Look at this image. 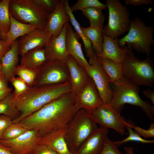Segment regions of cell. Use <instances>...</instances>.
Returning <instances> with one entry per match:
<instances>
[{"label":"cell","instance_id":"cell-31","mask_svg":"<svg viewBox=\"0 0 154 154\" xmlns=\"http://www.w3.org/2000/svg\"><path fill=\"white\" fill-rule=\"evenodd\" d=\"M37 71L38 70L29 69L20 65L16 66L15 74L31 87L33 86Z\"/></svg>","mask_w":154,"mask_h":154},{"label":"cell","instance_id":"cell-9","mask_svg":"<svg viewBox=\"0 0 154 154\" xmlns=\"http://www.w3.org/2000/svg\"><path fill=\"white\" fill-rule=\"evenodd\" d=\"M66 62L60 60L46 61L38 70L33 86L57 84L70 81Z\"/></svg>","mask_w":154,"mask_h":154},{"label":"cell","instance_id":"cell-28","mask_svg":"<svg viewBox=\"0 0 154 154\" xmlns=\"http://www.w3.org/2000/svg\"><path fill=\"white\" fill-rule=\"evenodd\" d=\"M103 9L98 7H91L82 10V14L89 20L90 27H104L105 17Z\"/></svg>","mask_w":154,"mask_h":154},{"label":"cell","instance_id":"cell-48","mask_svg":"<svg viewBox=\"0 0 154 154\" xmlns=\"http://www.w3.org/2000/svg\"><path fill=\"white\" fill-rule=\"evenodd\" d=\"M1 63H0V72H1Z\"/></svg>","mask_w":154,"mask_h":154},{"label":"cell","instance_id":"cell-7","mask_svg":"<svg viewBox=\"0 0 154 154\" xmlns=\"http://www.w3.org/2000/svg\"><path fill=\"white\" fill-rule=\"evenodd\" d=\"M10 13L16 20L45 29L50 13L34 0H10Z\"/></svg>","mask_w":154,"mask_h":154},{"label":"cell","instance_id":"cell-34","mask_svg":"<svg viewBox=\"0 0 154 154\" xmlns=\"http://www.w3.org/2000/svg\"><path fill=\"white\" fill-rule=\"evenodd\" d=\"M28 130L19 123H13L6 129L1 139L9 140L15 138Z\"/></svg>","mask_w":154,"mask_h":154},{"label":"cell","instance_id":"cell-36","mask_svg":"<svg viewBox=\"0 0 154 154\" xmlns=\"http://www.w3.org/2000/svg\"><path fill=\"white\" fill-rule=\"evenodd\" d=\"M131 126L133 130L140 136L143 137L144 139H146L154 137V123H150L149 128L148 129H145L135 125L134 123L130 120Z\"/></svg>","mask_w":154,"mask_h":154},{"label":"cell","instance_id":"cell-46","mask_svg":"<svg viewBox=\"0 0 154 154\" xmlns=\"http://www.w3.org/2000/svg\"><path fill=\"white\" fill-rule=\"evenodd\" d=\"M0 154H13L8 149L0 144Z\"/></svg>","mask_w":154,"mask_h":154},{"label":"cell","instance_id":"cell-8","mask_svg":"<svg viewBox=\"0 0 154 154\" xmlns=\"http://www.w3.org/2000/svg\"><path fill=\"white\" fill-rule=\"evenodd\" d=\"M109 11L108 22L103 34L116 38L128 32L130 27L129 12L119 0H107Z\"/></svg>","mask_w":154,"mask_h":154},{"label":"cell","instance_id":"cell-27","mask_svg":"<svg viewBox=\"0 0 154 154\" xmlns=\"http://www.w3.org/2000/svg\"><path fill=\"white\" fill-rule=\"evenodd\" d=\"M104 27H90L81 29L84 35L90 41L95 52L100 54L102 52L103 43V31Z\"/></svg>","mask_w":154,"mask_h":154},{"label":"cell","instance_id":"cell-40","mask_svg":"<svg viewBox=\"0 0 154 154\" xmlns=\"http://www.w3.org/2000/svg\"><path fill=\"white\" fill-rule=\"evenodd\" d=\"M32 154H57L53 149L42 144H38L35 148Z\"/></svg>","mask_w":154,"mask_h":154},{"label":"cell","instance_id":"cell-10","mask_svg":"<svg viewBox=\"0 0 154 154\" xmlns=\"http://www.w3.org/2000/svg\"><path fill=\"white\" fill-rule=\"evenodd\" d=\"M90 114L100 127L113 129L122 135L125 133V119L109 104H103Z\"/></svg>","mask_w":154,"mask_h":154},{"label":"cell","instance_id":"cell-30","mask_svg":"<svg viewBox=\"0 0 154 154\" xmlns=\"http://www.w3.org/2000/svg\"><path fill=\"white\" fill-rule=\"evenodd\" d=\"M10 0L0 1V32L6 37L10 27L9 5Z\"/></svg>","mask_w":154,"mask_h":154},{"label":"cell","instance_id":"cell-22","mask_svg":"<svg viewBox=\"0 0 154 154\" xmlns=\"http://www.w3.org/2000/svg\"><path fill=\"white\" fill-rule=\"evenodd\" d=\"M19 54V39H17L12 44L10 48L1 60L2 66L1 72L8 82H10L15 76V71Z\"/></svg>","mask_w":154,"mask_h":154},{"label":"cell","instance_id":"cell-23","mask_svg":"<svg viewBox=\"0 0 154 154\" xmlns=\"http://www.w3.org/2000/svg\"><path fill=\"white\" fill-rule=\"evenodd\" d=\"M96 54V59L112 84L124 77L122 63Z\"/></svg>","mask_w":154,"mask_h":154},{"label":"cell","instance_id":"cell-12","mask_svg":"<svg viewBox=\"0 0 154 154\" xmlns=\"http://www.w3.org/2000/svg\"><path fill=\"white\" fill-rule=\"evenodd\" d=\"M93 80L104 104H109L112 97L109 79L96 58L85 69Z\"/></svg>","mask_w":154,"mask_h":154},{"label":"cell","instance_id":"cell-1","mask_svg":"<svg viewBox=\"0 0 154 154\" xmlns=\"http://www.w3.org/2000/svg\"><path fill=\"white\" fill-rule=\"evenodd\" d=\"M80 109L71 92L47 104L19 123L28 130L36 131L41 138L66 127Z\"/></svg>","mask_w":154,"mask_h":154},{"label":"cell","instance_id":"cell-17","mask_svg":"<svg viewBox=\"0 0 154 154\" xmlns=\"http://www.w3.org/2000/svg\"><path fill=\"white\" fill-rule=\"evenodd\" d=\"M64 0H58L57 5L48 17L45 30L50 37L58 35L64 25L70 21V18L66 11Z\"/></svg>","mask_w":154,"mask_h":154},{"label":"cell","instance_id":"cell-20","mask_svg":"<svg viewBox=\"0 0 154 154\" xmlns=\"http://www.w3.org/2000/svg\"><path fill=\"white\" fill-rule=\"evenodd\" d=\"M103 37L102 50L100 55L122 63L124 60L129 49L126 46L120 47L117 38H113L103 34Z\"/></svg>","mask_w":154,"mask_h":154},{"label":"cell","instance_id":"cell-18","mask_svg":"<svg viewBox=\"0 0 154 154\" xmlns=\"http://www.w3.org/2000/svg\"><path fill=\"white\" fill-rule=\"evenodd\" d=\"M50 38L45 29H35L21 37L19 40V54L22 56L30 50L44 46Z\"/></svg>","mask_w":154,"mask_h":154},{"label":"cell","instance_id":"cell-26","mask_svg":"<svg viewBox=\"0 0 154 154\" xmlns=\"http://www.w3.org/2000/svg\"><path fill=\"white\" fill-rule=\"evenodd\" d=\"M10 25L9 30L6 35V39L10 45L19 37L37 29L34 25L21 22L14 18L9 12Z\"/></svg>","mask_w":154,"mask_h":154},{"label":"cell","instance_id":"cell-41","mask_svg":"<svg viewBox=\"0 0 154 154\" xmlns=\"http://www.w3.org/2000/svg\"><path fill=\"white\" fill-rule=\"evenodd\" d=\"M11 46L8 43L6 39L0 38V63L2 58L10 48Z\"/></svg>","mask_w":154,"mask_h":154},{"label":"cell","instance_id":"cell-43","mask_svg":"<svg viewBox=\"0 0 154 154\" xmlns=\"http://www.w3.org/2000/svg\"><path fill=\"white\" fill-rule=\"evenodd\" d=\"M143 95L147 98H149L152 103L154 105V92L149 88H147L142 91Z\"/></svg>","mask_w":154,"mask_h":154},{"label":"cell","instance_id":"cell-25","mask_svg":"<svg viewBox=\"0 0 154 154\" xmlns=\"http://www.w3.org/2000/svg\"><path fill=\"white\" fill-rule=\"evenodd\" d=\"M64 7L65 10L69 16L70 22L75 30L76 33L80 38L83 42L84 49L87 56L89 58V64L92 62L96 58V54L92 48L91 43L89 39L83 34L81 29V26L76 20L73 12L71 11L68 1L64 0Z\"/></svg>","mask_w":154,"mask_h":154},{"label":"cell","instance_id":"cell-21","mask_svg":"<svg viewBox=\"0 0 154 154\" xmlns=\"http://www.w3.org/2000/svg\"><path fill=\"white\" fill-rule=\"evenodd\" d=\"M65 129L53 131L41 137L38 144L49 147L57 154H74L69 149L64 138Z\"/></svg>","mask_w":154,"mask_h":154},{"label":"cell","instance_id":"cell-6","mask_svg":"<svg viewBox=\"0 0 154 154\" xmlns=\"http://www.w3.org/2000/svg\"><path fill=\"white\" fill-rule=\"evenodd\" d=\"M154 31L153 27L147 25L140 19L136 17L130 20L128 33L117 39L118 44L121 47L126 46L131 50H135L138 53L146 54L149 56L151 47L154 44Z\"/></svg>","mask_w":154,"mask_h":154},{"label":"cell","instance_id":"cell-5","mask_svg":"<svg viewBox=\"0 0 154 154\" xmlns=\"http://www.w3.org/2000/svg\"><path fill=\"white\" fill-rule=\"evenodd\" d=\"M124 77L131 83L138 87L147 86L153 88L154 84L153 62L147 56L144 60L139 59L129 49L122 62Z\"/></svg>","mask_w":154,"mask_h":154},{"label":"cell","instance_id":"cell-37","mask_svg":"<svg viewBox=\"0 0 154 154\" xmlns=\"http://www.w3.org/2000/svg\"><path fill=\"white\" fill-rule=\"evenodd\" d=\"M115 142L108 137L105 142L103 149L99 154H124L120 151Z\"/></svg>","mask_w":154,"mask_h":154},{"label":"cell","instance_id":"cell-49","mask_svg":"<svg viewBox=\"0 0 154 154\" xmlns=\"http://www.w3.org/2000/svg\"><path fill=\"white\" fill-rule=\"evenodd\" d=\"M2 36V34L0 32V37H1Z\"/></svg>","mask_w":154,"mask_h":154},{"label":"cell","instance_id":"cell-47","mask_svg":"<svg viewBox=\"0 0 154 154\" xmlns=\"http://www.w3.org/2000/svg\"><path fill=\"white\" fill-rule=\"evenodd\" d=\"M124 148L127 154H134V149L132 147H124Z\"/></svg>","mask_w":154,"mask_h":154},{"label":"cell","instance_id":"cell-3","mask_svg":"<svg viewBox=\"0 0 154 154\" xmlns=\"http://www.w3.org/2000/svg\"><path fill=\"white\" fill-rule=\"evenodd\" d=\"M112 84V97L110 105L120 113L125 104L139 107L151 121L154 120V106L141 98L139 94V87L124 77Z\"/></svg>","mask_w":154,"mask_h":154},{"label":"cell","instance_id":"cell-35","mask_svg":"<svg viewBox=\"0 0 154 154\" xmlns=\"http://www.w3.org/2000/svg\"><path fill=\"white\" fill-rule=\"evenodd\" d=\"M14 88L12 93L13 97H17L26 92L29 88L27 84L18 77H13L10 80Z\"/></svg>","mask_w":154,"mask_h":154},{"label":"cell","instance_id":"cell-39","mask_svg":"<svg viewBox=\"0 0 154 154\" xmlns=\"http://www.w3.org/2000/svg\"><path fill=\"white\" fill-rule=\"evenodd\" d=\"M13 123V119L9 117L0 115V139L8 127Z\"/></svg>","mask_w":154,"mask_h":154},{"label":"cell","instance_id":"cell-50","mask_svg":"<svg viewBox=\"0 0 154 154\" xmlns=\"http://www.w3.org/2000/svg\"></svg>","mask_w":154,"mask_h":154},{"label":"cell","instance_id":"cell-42","mask_svg":"<svg viewBox=\"0 0 154 154\" xmlns=\"http://www.w3.org/2000/svg\"><path fill=\"white\" fill-rule=\"evenodd\" d=\"M125 3L127 5H131L137 6L145 4H151L153 3L151 0H125Z\"/></svg>","mask_w":154,"mask_h":154},{"label":"cell","instance_id":"cell-38","mask_svg":"<svg viewBox=\"0 0 154 154\" xmlns=\"http://www.w3.org/2000/svg\"><path fill=\"white\" fill-rule=\"evenodd\" d=\"M42 7L50 13L55 9L58 0H34Z\"/></svg>","mask_w":154,"mask_h":154},{"label":"cell","instance_id":"cell-15","mask_svg":"<svg viewBox=\"0 0 154 154\" xmlns=\"http://www.w3.org/2000/svg\"><path fill=\"white\" fill-rule=\"evenodd\" d=\"M66 62L69 72L71 92L75 96L85 86L90 77L86 70L71 56L69 55Z\"/></svg>","mask_w":154,"mask_h":154},{"label":"cell","instance_id":"cell-45","mask_svg":"<svg viewBox=\"0 0 154 154\" xmlns=\"http://www.w3.org/2000/svg\"><path fill=\"white\" fill-rule=\"evenodd\" d=\"M11 91L12 89L10 88L5 90H0V100L5 98L11 92Z\"/></svg>","mask_w":154,"mask_h":154},{"label":"cell","instance_id":"cell-24","mask_svg":"<svg viewBox=\"0 0 154 154\" xmlns=\"http://www.w3.org/2000/svg\"><path fill=\"white\" fill-rule=\"evenodd\" d=\"M44 46L30 50L21 56L20 65L27 68L37 70L46 61Z\"/></svg>","mask_w":154,"mask_h":154},{"label":"cell","instance_id":"cell-4","mask_svg":"<svg viewBox=\"0 0 154 154\" xmlns=\"http://www.w3.org/2000/svg\"><path fill=\"white\" fill-rule=\"evenodd\" d=\"M98 128L90 113L79 110L65 129L64 138L70 151L74 153Z\"/></svg>","mask_w":154,"mask_h":154},{"label":"cell","instance_id":"cell-16","mask_svg":"<svg viewBox=\"0 0 154 154\" xmlns=\"http://www.w3.org/2000/svg\"><path fill=\"white\" fill-rule=\"evenodd\" d=\"M108 129L100 127L84 142L74 154H99L108 137Z\"/></svg>","mask_w":154,"mask_h":154},{"label":"cell","instance_id":"cell-13","mask_svg":"<svg viewBox=\"0 0 154 154\" xmlns=\"http://www.w3.org/2000/svg\"><path fill=\"white\" fill-rule=\"evenodd\" d=\"M74 96L80 109H84L90 113L104 104L96 85L90 77L85 86Z\"/></svg>","mask_w":154,"mask_h":154},{"label":"cell","instance_id":"cell-51","mask_svg":"<svg viewBox=\"0 0 154 154\" xmlns=\"http://www.w3.org/2000/svg\"></svg>","mask_w":154,"mask_h":154},{"label":"cell","instance_id":"cell-14","mask_svg":"<svg viewBox=\"0 0 154 154\" xmlns=\"http://www.w3.org/2000/svg\"><path fill=\"white\" fill-rule=\"evenodd\" d=\"M66 23L60 33L57 36L50 38L44 46L46 60H60L66 61L69 55L66 46Z\"/></svg>","mask_w":154,"mask_h":154},{"label":"cell","instance_id":"cell-2","mask_svg":"<svg viewBox=\"0 0 154 154\" xmlns=\"http://www.w3.org/2000/svg\"><path fill=\"white\" fill-rule=\"evenodd\" d=\"M71 92V84L68 81L57 84L33 86L18 96H12L13 102L20 113L13 120V123H19L48 103Z\"/></svg>","mask_w":154,"mask_h":154},{"label":"cell","instance_id":"cell-19","mask_svg":"<svg viewBox=\"0 0 154 154\" xmlns=\"http://www.w3.org/2000/svg\"><path fill=\"white\" fill-rule=\"evenodd\" d=\"M78 37L80 38L68 22L66 29V42L68 54L85 69L90 64L83 54L81 44L78 41Z\"/></svg>","mask_w":154,"mask_h":154},{"label":"cell","instance_id":"cell-29","mask_svg":"<svg viewBox=\"0 0 154 154\" xmlns=\"http://www.w3.org/2000/svg\"><path fill=\"white\" fill-rule=\"evenodd\" d=\"M12 93L10 92L4 99L0 100V115L10 117L13 120L20 115L12 100Z\"/></svg>","mask_w":154,"mask_h":154},{"label":"cell","instance_id":"cell-44","mask_svg":"<svg viewBox=\"0 0 154 154\" xmlns=\"http://www.w3.org/2000/svg\"><path fill=\"white\" fill-rule=\"evenodd\" d=\"M8 82L3 73L1 72H0V90H5L9 88L8 86Z\"/></svg>","mask_w":154,"mask_h":154},{"label":"cell","instance_id":"cell-32","mask_svg":"<svg viewBox=\"0 0 154 154\" xmlns=\"http://www.w3.org/2000/svg\"><path fill=\"white\" fill-rule=\"evenodd\" d=\"M124 123L125 125V128L129 132V135L127 137L122 140L115 141L118 146L129 141L139 142L143 144L153 143H154V140H148L142 138L141 136L132 130L130 120H126L125 119Z\"/></svg>","mask_w":154,"mask_h":154},{"label":"cell","instance_id":"cell-33","mask_svg":"<svg viewBox=\"0 0 154 154\" xmlns=\"http://www.w3.org/2000/svg\"><path fill=\"white\" fill-rule=\"evenodd\" d=\"M91 7L99 8L103 10L107 8L106 4L98 0H78L74 5L70 7V8L73 12Z\"/></svg>","mask_w":154,"mask_h":154},{"label":"cell","instance_id":"cell-11","mask_svg":"<svg viewBox=\"0 0 154 154\" xmlns=\"http://www.w3.org/2000/svg\"><path fill=\"white\" fill-rule=\"evenodd\" d=\"M40 138L36 131L29 130L15 138L0 139V144L13 154H32Z\"/></svg>","mask_w":154,"mask_h":154}]
</instances>
